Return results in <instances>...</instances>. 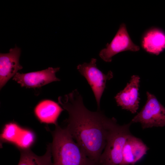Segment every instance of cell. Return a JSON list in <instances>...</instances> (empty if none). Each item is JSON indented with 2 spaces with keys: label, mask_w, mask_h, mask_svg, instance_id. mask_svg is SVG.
Wrapping results in <instances>:
<instances>
[{
  "label": "cell",
  "mask_w": 165,
  "mask_h": 165,
  "mask_svg": "<svg viewBox=\"0 0 165 165\" xmlns=\"http://www.w3.org/2000/svg\"><path fill=\"white\" fill-rule=\"evenodd\" d=\"M141 45L147 53L159 55L165 50V31L156 27L150 28L142 35Z\"/></svg>",
  "instance_id": "obj_10"
},
{
  "label": "cell",
  "mask_w": 165,
  "mask_h": 165,
  "mask_svg": "<svg viewBox=\"0 0 165 165\" xmlns=\"http://www.w3.org/2000/svg\"><path fill=\"white\" fill-rule=\"evenodd\" d=\"M60 68L49 67L46 69L26 73L17 72L13 79L19 84L21 87L28 88L40 87L54 81L60 79L56 76Z\"/></svg>",
  "instance_id": "obj_7"
},
{
  "label": "cell",
  "mask_w": 165,
  "mask_h": 165,
  "mask_svg": "<svg viewBox=\"0 0 165 165\" xmlns=\"http://www.w3.org/2000/svg\"><path fill=\"white\" fill-rule=\"evenodd\" d=\"M140 79L138 75H132L124 88L115 97L118 106L133 114L136 113L139 108Z\"/></svg>",
  "instance_id": "obj_8"
},
{
  "label": "cell",
  "mask_w": 165,
  "mask_h": 165,
  "mask_svg": "<svg viewBox=\"0 0 165 165\" xmlns=\"http://www.w3.org/2000/svg\"><path fill=\"white\" fill-rule=\"evenodd\" d=\"M64 111L58 103L49 99L43 100L39 102L34 109V113L40 122L46 124H58L57 120Z\"/></svg>",
  "instance_id": "obj_12"
},
{
  "label": "cell",
  "mask_w": 165,
  "mask_h": 165,
  "mask_svg": "<svg viewBox=\"0 0 165 165\" xmlns=\"http://www.w3.org/2000/svg\"><path fill=\"white\" fill-rule=\"evenodd\" d=\"M58 100L68 114L64 121L65 128L87 156L99 165L108 133L117 123L116 119L107 117L100 109L96 112L89 110L76 89L59 96Z\"/></svg>",
  "instance_id": "obj_1"
},
{
  "label": "cell",
  "mask_w": 165,
  "mask_h": 165,
  "mask_svg": "<svg viewBox=\"0 0 165 165\" xmlns=\"http://www.w3.org/2000/svg\"><path fill=\"white\" fill-rule=\"evenodd\" d=\"M132 123L123 125L116 123L110 129L106 144L99 160V165H121L122 152L126 140L130 134V127Z\"/></svg>",
  "instance_id": "obj_3"
},
{
  "label": "cell",
  "mask_w": 165,
  "mask_h": 165,
  "mask_svg": "<svg viewBox=\"0 0 165 165\" xmlns=\"http://www.w3.org/2000/svg\"><path fill=\"white\" fill-rule=\"evenodd\" d=\"M97 59L93 58L88 63L79 64L77 69L86 79L94 94L97 102L98 110L100 109L101 97L106 87L107 81L113 76V72L109 71L104 74L97 66Z\"/></svg>",
  "instance_id": "obj_5"
},
{
  "label": "cell",
  "mask_w": 165,
  "mask_h": 165,
  "mask_svg": "<svg viewBox=\"0 0 165 165\" xmlns=\"http://www.w3.org/2000/svg\"><path fill=\"white\" fill-rule=\"evenodd\" d=\"M140 47L134 44L131 40L125 24H121L113 38L106 47L100 52L99 56L105 61L110 62L112 57L116 54L123 51H138Z\"/></svg>",
  "instance_id": "obj_6"
},
{
  "label": "cell",
  "mask_w": 165,
  "mask_h": 165,
  "mask_svg": "<svg viewBox=\"0 0 165 165\" xmlns=\"http://www.w3.org/2000/svg\"><path fill=\"white\" fill-rule=\"evenodd\" d=\"M148 149L141 139L131 134L127 138L123 148L121 165L134 164L142 158Z\"/></svg>",
  "instance_id": "obj_11"
},
{
  "label": "cell",
  "mask_w": 165,
  "mask_h": 165,
  "mask_svg": "<svg viewBox=\"0 0 165 165\" xmlns=\"http://www.w3.org/2000/svg\"><path fill=\"white\" fill-rule=\"evenodd\" d=\"M25 129L19 126L15 122H11L6 124L1 134L2 142H8L18 148L24 137Z\"/></svg>",
  "instance_id": "obj_14"
},
{
  "label": "cell",
  "mask_w": 165,
  "mask_h": 165,
  "mask_svg": "<svg viewBox=\"0 0 165 165\" xmlns=\"http://www.w3.org/2000/svg\"><path fill=\"white\" fill-rule=\"evenodd\" d=\"M21 53L20 48L15 46L6 53L0 54V88L1 89L8 81L22 69L19 64Z\"/></svg>",
  "instance_id": "obj_9"
},
{
  "label": "cell",
  "mask_w": 165,
  "mask_h": 165,
  "mask_svg": "<svg viewBox=\"0 0 165 165\" xmlns=\"http://www.w3.org/2000/svg\"><path fill=\"white\" fill-rule=\"evenodd\" d=\"M52 134L53 165H99L87 156L65 128L57 125Z\"/></svg>",
  "instance_id": "obj_2"
},
{
  "label": "cell",
  "mask_w": 165,
  "mask_h": 165,
  "mask_svg": "<svg viewBox=\"0 0 165 165\" xmlns=\"http://www.w3.org/2000/svg\"><path fill=\"white\" fill-rule=\"evenodd\" d=\"M147 100L140 111L132 119V123H139L143 129L165 126V108L156 96L146 93Z\"/></svg>",
  "instance_id": "obj_4"
},
{
  "label": "cell",
  "mask_w": 165,
  "mask_h": 165,
  "mask_svg": "<svg viewBox=\"0 0 165 165\" xmlns=\"http://www.w3.org/2000/svg\"><path fill=\"white\" fill-rule=\"evenodd\" d=\"M20 150V156L17 165H53L51 143L47 145L46 153L41 156L35 154L30 148Z\"/></svg>",
  "instance_id": "obj_13"
},
{
  "label": "cell",
  "mask_w": 165,
  "mask_h": 165,
  "mask_svg": "<svg viewBox=\"0 0 165 165\" xmlns=\"http://www.w3.org/2000/svg\"><path fill=\"white\" fill-rule=\"evenodd\" d=\"M128 165V164H122V165Z\"/></svg>",
  "instance_id": "obj_15"
}]
</instances>
